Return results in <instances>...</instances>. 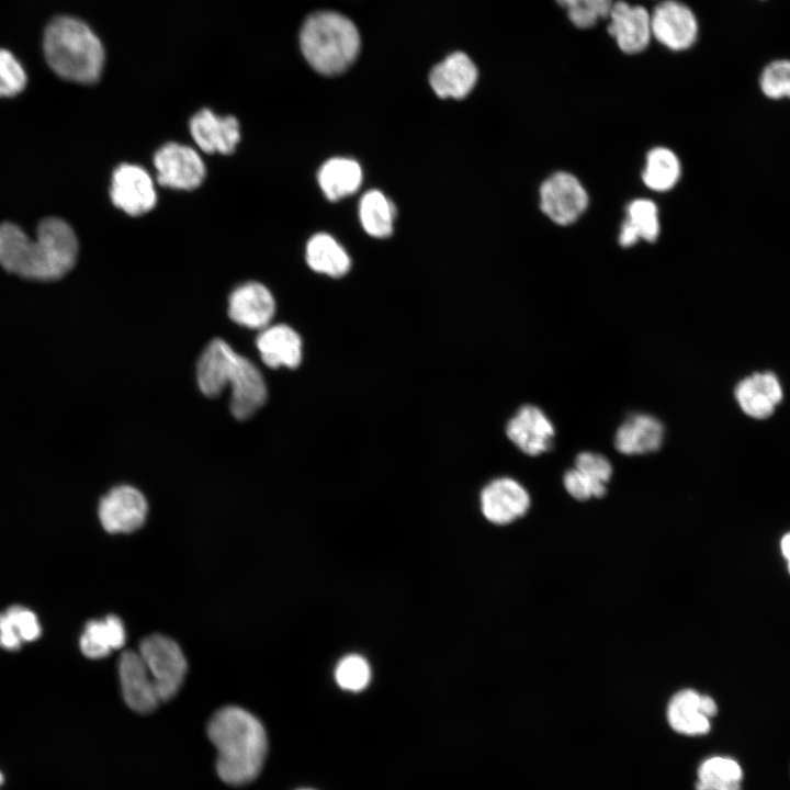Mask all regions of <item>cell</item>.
I'll list each match as a JSON object with an SVG mask.
<instances>
[{"label": "cell", "instance_id": "cell-1", "mask_svg": "<svg viewBox=\"0 0 790 790\" xmlns=\"http://www.w3.org/2000/svg\"><path fill=\"white\" fill-rule=\"evenodd\" d=\"M77 256L76 234L64 219H43L35 240L12 223L0 225V264L8 272L37 281H53L71 270Z\"/></svg>", "mask_w": 790, "mask_h": 790}, {"label": "cell", "instance_id": "cell-2", "mask_svg": "<svg viewBox=\"0 0 790 790\" xmlns=\"http://www.w3.org/2000/svg\"><path fill=\"white\" fill-rule=\"evenodd\" d=\"M207 736L216 748V772L227 785L244 786L260 774L268 749L263 725L249 711L227 706L208 721Z\"/></svg>", "mask_w": 790, "mask_h": 790}, {"label": "cell", "instance_id": "cell-3", "mask_svg": "<svg viewBox=\"0 0 790 790\" xmlns=\"http://www.w3.org/2000/svg\"><path fill=\"white\" fill-rule=\"evenodd\" d=\"M196 380L207 397L221 395L229 384L230 411L239 420L255 415L268 397L259 369L219 338L212 340L202 352L196 365Z\"/></svg>", "mask_w": 790, "mask_h": 790}, {"label": "cell", "instance_id": "cell-4", "mask_svg": "<svg viewBox=\"0 0 790 790\" xmlns=\"http://www.w3.org/2000/svg\"><path fill=\"white\" fill-rule=\"evenodd\" d=\"M43 47L47 64L64 79L92 83L102 72V44L90 27L78 19L57 16L52 20L44 33Z\"/></svg>", "mask_w": 790, "mask_h": 790}, {"label": "cell", "instance_id": "cell-5", "mask_svg": "<svg viewBox=\"0 0 790 790\" xmlns=\"http://www.w3.org/2000/svg\"><path fill=\"white\" fill-rule=\"evenodd\" d=\"M302 52L309 65L323 75H338L349 68L360 49L356 25L331 11L312 14L301 31Z\"/></svg>", "mask_w": 790, "mask_h": 790}, {"label": "cell", "instance_id": "cell-6", "mask_svg": "<svg viewBox=\"0 0 790 790\" xmlns=\"http://www.w3.org/2000/svg\"><path fill=\"white\" fill-rule=\"evenodd\" d=\"M138 653L154 681L160 701L174 697L185 677L187 659L172 639L151 634L142 640Z\"/></svg>", "mask_w": 790, "mask_h": 790}, {"label": "cell", "instance_id": "cell-7", "mask_svg": "<svg viewBox=\"0 0 790 790\" xmlns=\"http://www.w3.org/2000/svg\"><path fill=\"white\" fill-rule=\"evenodd\" d=\"M154 166L158 182L168 188L192 190L205 178V165L200 155L191 147L168 143L154 156Z\"/></svg>", "mask_w": 790, "mask_h": 790}, {"label": "cell", "instance_id": "cell-8", "mask_svg": "<svg viewBox=\"0 0 790 790\" xmlns=\"http://www.w3.org/2000/svg\"><path fill=\"white\" fill-rule=\"evenodd\" d=\"M588 195L582 183L571 173L556 172L540 188V207L553 222L568 225L586 210Z\"/></svg>", "mask_w": 790, "mask_h": 790}, {"label": "cell", "instance_id": "cell-9", "mask_svg": "<svg viewBox=\"0 0 790 790\" xmlns=\"http://www.w3.org/2000/svg\"><path fill=\"white\" fill-rule=\"evenodd\" d=\"M112 203L131 216L143 215L154 208L157 194L151 177L140 166L120 165L112 174Z\"/></svg>", "mask_w": 790, "mask_h": 790}, {"label": "cell", "instance_id": "cell-10", "mask_svg": "<svg viewBox=\"0 0 790 790\" xmlns=\"http://www.w3.org/2000/svg\"><path fill=\"white\" fill-rule=\"evenodd\" d=\"M652 35L673 50L692 46L698 36V21L686 4L677 0L659 2L651 13Z\"/></svg>", "mask_w": 790, "mask_h": 790}, {"label": "cell", "instance_id": "cell-11", "mask_svg": "<svg viewBox=\"0 0 790 790\" xmlns=\"http://www.w3.org/2000/svg\"><path fill=\"white\" fill-rule=\"evenodd\" d=\"M148 505L144 495L129 485L112 488L99 504L102 527L111 533L137 530L146 520Z\"/></svg>", "mask_w": 790, "mask_h": 790}, {"label": "cell", "instance_id": "cell-12", "mask_svg": "<svg viewBox=\"0 0 790 790\" xmlns=\"http://www.w3.org/2000/svg\"><path fill=\"white\" fill-rule=\"evenodd\" d=\"M718 712L715 701L693 689L678 691L667 707V720L677 733L695 736L707 734L711 729L710 719Z\"/></svg>", "mask_w": 790, "mask_h": 790}, {"label": "cell", "instance_id": "cell-13", "mask_svg": "<svg viewBox=\"0 0 790 790\" xmlns=\"http://www.w3.org/2000/svg\"><path fill=\"white\" fill-rule=\"evenodd\" d=\"M607 18L608 32L622 52L636 54L647 47L652 36L651 13L644 7L617 1Z\"/></svg>", "mask_w": 790, "mask_h": 790}, {"label": "cell", "instance_id": "cell-14", "mask_svg": "<svg viewBox=\"0 0 790 790\" xmlns=\"http://www.w3.org/2000/svg\"><path fill=\"white\" fill-rule=\"evenodd\" d=\"M119 677L123 698L133 711L150 713L161 702L138 651H125L121 655Z\"/></svg>", "mask_w": 790, "mask_h": 790}, {"label": "cell", "instance_id": "cell-15", "mask_svg": "<svg viewBox=\"0 0 790 790\" xmlns=\"http://www.w3.org/2000/svg\"><path fill=\"white\" fill-rule=\"evenodd\" d=\"M481 506L487 520L496 524H506L528 511L530 496L517 481L501 477L490 482L483 489Z\"/></svg>", "mask_w": 790, "mask_h": 790}, {"label": "cell", "instance_id": "cell-16", "mask_svg": "<svg viewBox=\"0 0 790 790\" xmlns=\"http://www.w3.org/2000/svg\"><path fill=\"white\" fill-rule=\"evenodd\" d=\"M508 438L526 454L539 455L553 445L554 427L537 406H522L506 428Z\"/></svg>", "mask_w": 790, "mask_h": 790}, {"label": "cell", "instance_id": "cell-17", "mask_svg": "<svg viewBox=\"0 0 790 790\" xmlns=\"http://www.w3.org/2000/svg\"><path fill=\"white\" fill-rule=\"evenodd\" d=\"M274 312V298L261 283H244L237 286L229 296V317L241 326L263 329L270 325Z\"/></svg>", "mask_w": 790, "mask_h": 790}, {"label": "cell", "instance_id": "cell-18", "mask_svg": "<svg viewBox=\"0 0 790 790\" xmlns=\"http://www.w3.org/2000/svg\"><path fill=\"white\" fill-rule=\"evenodd\" d=\"M189 125L194 142L207 154H230L240 139V128L236 117L219 116L208 109L195 113Z\"/></svg>", "mask_w": 790, "mask_h": 790}, {"label": "cell", "instance_id": "cell-19", "mask_svg": "<svg viewBox=\"0 0 790 790\" xmlns=\"http://www.w3.org/2000/svg\"><path fill=\"white\" fill-rule=\"evenodd\" d=\"M734 395L742 411L754 419L772 415L783 397L779 379L772 372H757L743 379Z\"/></svg>", "mask_w": 790, "mask_h": 790}, {"label": "cell", "instance_id": "cell-20", "mask_svg": "<svg viewBox=\"0 0 790 790\" xmlns=\"http://www.w3.org/2000/svg\"><path fill=\"white\" fill-rule=\"evenodd\" d=\"M477 69L472 59L462 52H455L437 64L429 76V82L440 98L462 99L474 88Z\"/></svg>", "mask_w": 790, "mask_h": 790}, {"label": "cell", "instance_id": "cell-21", "mask_svg": "<svg viewBox=\"0 0 790 790\" xmlns=\"http://www.w3.org/2000/svg\"><path fill=\"white\" fill-rule=\"evenodd\" d=\"M262 361L270 368H296L302 360V340L287 325H269L256 340Z\"/></svg>", "mask_w": 790, "mask_h": 790}, {"label": "cell", "instance_id": "cell-22", "mask_svg": "<svg viewBox=\"0 0 790 790\" xmlns=\"http://www.w3.org/2000/svg\"><path fill=\"white\" fill-rule=\"evenodd\" d=\"M664 439V427L655 417L636 414L617 430L614 447L623 454H644L658 450Z\"/></svg>", "mask_w": 790, "mask_h": 790}, {"label": "cell", "instance_id": "cell-23", "mask_svg": "<svg viewBox=\"0 0 790 790\" xmlns=\"http://www.w3.org/2000/svg\"><path fill=\"white\" fill-rule=\"evenodd\" d=\"M126 640L122 620L114 614L86 624L80 636L81 652L89 658H102L121 648Z\"/></svg>", "mask_w": 790, "mask_h": 790}, {"label": "cell", "instance_id": "cell-24", "mask_svg": "<svg viewBox=\"0 0 790 790\" xmlns=\"http://www.w3.org/2000/svg\"><path fill=\"white\" fill-rule=\"evenodd\" d=\"M362 182L360 165L349 158H331L318 171V183L326 198L337 201L354 193Z\"/></svg>", "mask_w": 790, "mask_h": 790}, {"label": "cell", "instance_id": "cell-25", "mask_svg": "<svg viewBox=\"0 0 790 790\" xmlns=\"http://www.w3.org/2000/svg\"><path fill=\"white\" fill-rule=\"evenodd\" d=\"M659 234L658 210L651 200L639 199L630 203L622 224L619 242L622 247L634 245L640 238L654 241Z\"/></svg>", "mask_w": 790, "mask_h": 790}, {"label": "cell", "instance_id": "cell-26", "mask_svg": "<svg viewBox=\"0 0 790 790\" xmlns=\"http://www.w3.org/2000/svg\"><path fill=\"white\" fill-rule=\"evenodd\" d=\"M306 261L314 271L335 278L346 274L351 266L346 250L325 233L316 234L308 240Z\"/></svg>", "mask_w": 790, "mask_h": 790}, {"label": "cell", "instance_id": "cell-27", "mask_svg": "<svg viewBox=\"0 0 790 790\" xmlns=\"http://www.w3.org/2000/svg\"><path fill=\"white\" fill-rule=\"evenodd\" d=\"M41 634V625L34 612L13 606L0 613V646L5 650H18L24 642L36 640Z\"/></svg>", "mask_w": 790, "mask_h": 790}, {"label": "cell", "instance_id": "cell-28", "mask_svg": "<svg viewBox=\"0 0 790 790\" xmlns=\"http://www.w3.org/2000/svg\"><path fill=\"white\" fill-rule=\"evenodd\" d=\"M359 215L369 235L383 238L392 234L395 207L382 192H366L360 201Z\"/></svg>", "mask_w": 790, "mask_h": 790}, {"label": "cell", "instance_id": "cell-29", "mask_svg": "<svg viewBox=\"0 0 790 790\" xmlns=\"http://www.w3.org/2000/svg\"><path fill=\"white\" fill-rule=\"evenodd\" d=\"M680 177V163L677 156L667 148L652 149L646 157L643 181L652 190L667 191Z\"/></svg>", "mask_w": 790, "mask_h": 790}, {"label": "cell", "instance_id": "cell-30", "mask_svg": "<svg viewBox=\"0 0 790 790\" xmlns=\"http://www.w3.org/2000/svg\"><path fill=\"white\" fill-rule=\"evenodd\" d=\"M759 89L771 100H790V59H776L761 70Z\"/></svg>", "mask_w": 790, "mask_h": 790}, {"label": "cell", "instance_id": "cell-31", "mask_svg": "<svg viewBox=\"0 0 790 790\" xmlns=\"http://www.w3.org/2000/svg\"><path fill=\"white\" fill-rule=\"evenodd\" d=\"M564 8L571 22L579 29L594 26L599 19L608 16L612 0H556Z\"/></svg>", "mask_w": 790, "mask_h": 790}, {"label": "cell", "instance_id": "cell-32", "mask_svg": "<svg viewBox=\"0 0 790 790\" xmlns=\"http://www.w3.org/2000/svg\"><path fill=\"white\" fill-rule=\"evenodd\" d=\"M698 781L741 785L743 770L740 764L725 756H712L704 759L698 768Z\"/></svg>", "mask_w": 790, "mask_h": 790}, {"label": "cell", "instance_id": "cell-33", "mask_svg": "<svg viewBox=\"0 0 790 790\" xmlns=\"http://www.w3.org/2000/svg\"><path fill=\"white\" fill-rule=\"evenodd\" d=\"M335 678L342 689L349 691H360L370 682V665L360 655L351 654L345 656L340 659L336 667Z\"/></svg>", "mask_w": 790, "mask_h": 790}, {"label": "cell", "instance_id": "cell-34", "mask_svg": "<svg viewBox=\"0 0 790 790\" xmlns=\"http://www.w3.org/2000/svg\"><path fill=\"white\" fill-rule=\"evenodd\" d=\"M27 77L14 55L0 48V97H14L26 86Z\"/></svg>", "mask_w": 790, "mask_h": 790}, {"label": "cell", "instance_id": "cell-35", "mask_svg": "<svg viewBox=\"0 0 790 790\" xmlns=\"http://www.w3.org/2000/svg\"><path fill=\"white\" fill-rule=\"evenodd\" d=\"M575 469L597 485L609 482L612 466L608 459L594 452H582L575 459Z\"/></svg>", "mask_w": 790, "mask_h": 790}, {"label": "cell", "instance_id": "cell-36", "mask_svg": "<svg viewBox=\"0 0 790 790\" xmlns=\"http://www.w3.org/2000/svg\"><path fill=\"white\" fill-rule=\"evenodd\" d=\"M563 482L568 494L577 500L602 497L607 492L606 486L595 484L575 467L564 474Z\"/></svg>", "mask_w": 790, "mask_h": 790}, {"label": "cell", "instance_id": "cell-37", "mask_svg": "<svg viewBox=\"0 0 790 790\" xmlns=\"http://www.w3.org/2000/svg\"><path fill=\"white\" fill-rule=\"evenodd\" d=\"M696 790H742L741 785H722L697 781Z\"/></svg>", "mask_w": 790, "mask_h": 790}, {"label": "cell", "instance_id": "cell-38", "mask_svg": "<svg viewBox=\"0 0 790 790\" xmlns=\"http://www.w3.org/2000/svg\"><path fill=\"white\" fill-rule=\"evenodd\" d=\"M782 556L787 561V568L790 574V532L786 533L780 541Z\"/></svg>", "mask_w": 790, "mask_h": 790}, {"label": "cell", "instance_id": "cell-39", "mask_svg": "<svg viewBox=\"0 0 790 790\" xmlns=\"http://www.w3.org/2000/svg\"><path fill=\"white\" fill-rule=\"evenodd\" d=\"M3 782H4V775H3V772L0 770V787L3 785Z\"/></svg>", "mask_w": 790, "mask_h": 790}, {"label": "cell", "instance_id": "cell-40", "mask_svg": "<svg viewBox=\"0 0 790 790\" xmlns=\"http://www.w3.org/2000/svg\"><path fill=\"white\" fill-rule=\"evenodd\" d=\"M301 790H312V789H301Z\"/></svg>", "mask_w": 790, "mask_h": 790}]
</instances>
